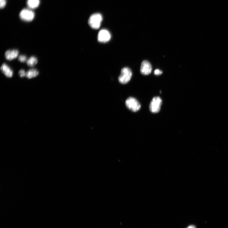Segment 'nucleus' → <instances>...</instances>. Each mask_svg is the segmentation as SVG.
<instances>
[{
	"label": "nucleus",
	"mask_w": 228,
	"mask_h": 228,
	"mask_svg": "<svg viewBox=\"0 0 228 228\" xmlns=\"http://www.w3.org/2000/svg\"><path fill=\"white\" fill-rule=\"evenodd\" d=\"M152 67L150 63L148 61H143L141 65L140 72L142 74L148 75L151 73Z\"/></svg>",
	"instance_id": "0eeeda50"
},
{
	"label": "nucleus",
	"mask_w": 228,
	"mask_h": 228,
	"mask_svg": "<svg viewBox=\"0 0 228 228\" xmlns=\"http://www.w3.org/2000/svg\"><path fill=\"white\" fill-rule=\"evenodd\" d=\"M40 0H27L26 4L30 9H34L37 8L39 6Z\"/></svg>",
	"instance_id": "9d476101"
},
{
	"label": "nucleus",
	"mask_w": 228,
	"mask_h": 228,
	"mask_svg": "<svg viewBox=\"0 0 228 228\" xmlns=\"http://www.w3.org/2000/svg\"><path fill=\"white\" fill-rule=\"evenodd\" d=\"M19 16L21 20L26 22H30L34 19L35 14L31 10L24 9L21 11Z\"/></svg>",
	"instance_id": "7ed1b4c3"
},
{
	"label": "nucleus",
	"mask_w": 228,
	"mask_h": 228,
	"mask_svg": "<svg viewBox=\"0 0 228 228\" xmlns=\"http://www.w3.org/2000/svg\"><path fill=\"white\" fill-rule=\"evenodd\" d=\"M6 4V0H0V7L1 9L4 8Z\"/></svg>",
	"instance_id": "2eb2a0df"
},
{
	"label": "nucleus",
	"mask_w": 228,
	"mask_h": 228,
	"mask_svg": "<svg viewBox=\"0 0 228 228\" xmlns=\"http://www.w3.org/2000/svg\"><path fill=\"white\" fill-rule=\"evenodd\" d=\"M126 105L129 110L134 112L138 111L141 108L139 103L133 97L129 98L126 101Z\"/></svg>",
	"instance_id": "20e7f679"
},
{
	"label": "nucleus",
	"mask_w": 228,
	"mask_h": 228,
	"mask_svg": "<svg viewBox=\"0 0 228 228\" xmlns=\"http://www.w3.org/2000/svg\"><path fill=\"white\" fill-rule=\"evenodd\" d=\"M1 70L2 73L8 78H11L13 75V71L6 63H3L2 65Z\"/></svg>",
	"instance_id": "1a4fd4ad"
},
{
	"label": "nucleus",
	"mask_w": 228,
	"mask_h": 228,
	"mask_svg": "<svg viewBox=\"0 0 228 228\" xmlns=\"http://www.w3.org/2000/svg\"><path fill=\"white\" fill-rule=\"evenodd\" d=\"M19 53L17 50H8L5 52V57L6 60L12 61L18 57Z\"/></svg>",
	"instance_id": "6e6552de"
},
{
	"label": "nucleus",
	"mask_w": 228,
	"mask_h": 228,
	"mask_svg": "<svg viewBox=\"0 0 228 228\" xmlns=\"http://www.w3.org/2000/svg\"><path fill=\"white\" fill-rule=\"evenodd\" d=\"M27 57L24 55H21L18 58V60L22 62H26L27 61Z\"/></svg>",
	"instance_id": "ddd939ff"
},
{
	"label": "nucleus",
	"mask_w": 228,
	"mask_h": 228,
	"mask_svg": "<svg viewBox=\"0 0 228 228\" xmlns=\"http://www.w3.org/2000/svg\"><path fill=\"white\" fill-rule=\"evenodd\" d=\"M18 74L21 78H24L26 77V72L24 70H22L19 71Z\"/></svg>",
	"instance_id": "4468645a"
},
{
	"label": "nucleus",
	"mask_w": 228,
	"mask_h": 228,
	"mask_svg": "<svg viewBox=\"0 0 228 228\" xmlns=\"http://www.w3.org/2000/svg\"><path fill=\"white\" fill-rule=\"evenodd\" d=\"M132 75V71L130 69L127 67L124 68L121 70V74L118 78V81L122 84H126L131 80Z\"/></svg>",
	"instance_id": "f03ea898"
},
{
	"label": "nucleus",
	"mask_w": 228,
	"mask_h": 228,
	"mask_svg": "<svg viewBox=\"0 0 228 228\" xmlns=\"http://www.w3.org/2000/svg\"><path fill=\"white\" fill-rule=\"evenodd\" d=\"M187 228H196V227L194 225H191L189 226Z\"/></svg>",
	"instance_id": "f3484780"
},
{
	"label": "nucleus",
	"mask_w": 228,
	"mask_h": 228,
	"mask_svg": "<svg viewBox=\"0 0 228 228\" xmlns=\"http://www.w3.org/2000/svg\"><path fill=\"white\" fill-rule=\"evenodd\" d=\"M103 17L102 15L99 13L94 14L90 17L89 20V24L93 29H98L100 28Z\"/></svg>",
	"instance_id": "f257e3e1"
},
{
	"label": "nucleus",
	"mask_w": 228,
	"mask_h": 228,
	"mask_svg": "<svg viewBox=\"0 0 228 228\" xmlns=\"http://www.w3.org/2000/svg\"><path fill=\"white\" fill-rule=\"evenodd\" d=\"M111 38V35L109 31L106 29L101 30L98 36V40L101 42L105 43L109 41Z\"/></svg>",
	"instance_id": "423d86ee"
},
{
	"label": "nucleus",
	"mask_w": 228,
	"mask_h": 228,
	"mask_svg": "<svg viewBox=\"0 0 228 228\" xmlns=\"http://www.w3.org/2000/svg\"><path fill=\"white\" fill-rule=\"evenodd\" d=\"M39 72L38 70L34 69L30 70L26 72V77L28 79L34 78L38 75Z\"/></svg>",
	"instance_id": "9b49d317"
},
{
	"label": "nucleus",
	"mask_w": 228,
	"mask_h": 228,
	"mask_svg": "<svg viewBox=\"0 0 228 228\" xmlns=\"http://www.w3.org/2000/svg\"><path fill=\"white\" fill-rule=\"evenodd\" d=\"M162 104V100L159 97L154 98L151 101L150 105V111L153 113H157L160 110Z\"/></svg>",
	"instance_id": "39448f33"
},
{
	"label": "nucleus",
	"mask_w": 228,
	"mask_h": 228,
	"mask_svg": "<svg viewBox=\"0 0 228 228\" xmlns=\"http://www.w3.org/2000/svg\"><path fill=\"white\" fill-rule=\"evenodd\" d=\"M162 71L158 69H156L154 71V74L157 75H160L162 74Z\"/></svg>",
	"instance_id": "dca6fc26"
},
{
	"label": "nucleus",
	"mask_w": 228,
	"mask_h": 228,
	"mask_svg": "<svg viewBox=\"0 0 228 228\" xmlns=\"http://www.w3.org/2000/svg\"><path fill=\"white\" fill-rule=\"evenodd\" d=\"M38 59L35 57H30L27 61V64L30 67H33L35 66L38 62Z\"/></svg>",
	"instance_id": "f8f14e48"
}]
</instances>
